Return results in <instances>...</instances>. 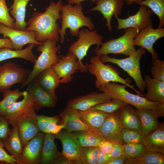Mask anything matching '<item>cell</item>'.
<instances>
[{
	"instance_id": "1",
	"label": "cell",
	"mask_w": 164,
	"mask_h": 164,
	"mask_svg": "<svg viewBox=\"0 0 164 164\" xmlns=\"http://www.w3.org/2000/svg\"><path fill=\"white\" fill-rule=\"evenodd\" d=\"M63 4L61 0L56 2L51 1L44 12H34L27 22L25 30L36 32L38 42H42L48 39L59 42L60 27L57 21L61 20L60 10Z\"/></svg>"
},
{
	"instance_id": "2",
	"label": "cell",
	"mask_w": 164,
	"mask_h": 164,
	"mask_svg": "<svg viewBox=\"0 0 164 164\" xmlns=\"http://www.w3.org/2000/svg\"><path fill=\"white\" fill-rule=\"evenodd\" d=\"M73 5L68 4L61 6L60 12L61 14V27L59 31L60 40L63 44L66 35V30L70 29L72 36H77L80 29L83 26L89 30H93L94 25L90 18L86 16L83 12V7L80 3Z\"/></svg>"
},
{
	"instance_id": "3",
	"label": "cell",
	"mask_w": 164,
	"mask_h": 164,
	"mask_svg": "<svg viewBox=\"0 0 164 164\" xmlns=\"http://www.w3.org/2000/svg\"><path fill=\"white\" fill-rule=\"evenodd\" d=\"M57 42L53 40L48 39L42 42L41 45H38L37 50L41 54L34 62L29 77L22 84L21 88H23L31 82L43 70L58 62L60 56L57 54V53L60 50L61 46L57 44Z\"/></svg>"
},
{
	"instance_id": "4",
	"label": "cell",
	"mask_w": 164,
	"mask_h": 164,
	"mask_svg": "<svg viewBox=\"0 0 164 164\" xmlns=\"http://www.w3.org/2000/svg\"><path fill=\"white\" fill-rule=\"evenodd\" d=\"M146 52V50L140 47L133 54L123 59L111 57L108 55L98 56L103 63L109 62L115 64L126 71L134 80L135 85L141 93H143L146 88L142 78L140 66L141 57Z\"/></svg>"
},
{
	"instance_id": "5",
	"label": "cell",
	"mask_w": 164,
	"mask_h": 164,
	"mask_svg": "<svg viewBox=\"0 0 164 164\" xmlns=\"http://www.w3.org/2000/svg\"><path fill=\"white\" fill-rule=\"evenodd\" d=\"M128 87L125 84L121 85L112 82L105 84L98 89L112 98L120 100L136 108L155 110L161 104L158 102L149 101L144 97L130 93L126 89Z\"/></svg>"
},
{
	"instance_id": "6",
	"label": "cell",
	"mask_w": 164,
	"mask_h": 164,
	"mask_svg": "<svg viewBox=\"0 0 164 164\" xmlns=\"http://www.w3.org/2000/svg\"><path fill=\"white\" fill-rule=\"evenodd\" d=\"M90 62V64L88 65V71L95 77V83L97 88L110 82L119 83L127 85L139 95H142L134 88L133 86L130 84L128 79L122 78L117 69L109 64H104L101 61L98 56H92Z\"/></svg>"
},
{
	"instance_id": "7",
	"label": "cell",
	"mask_w": 164,
	"mask_h": 164,
	"mask_svg": "<svg viewBox=\"0 0 164 164\" xmlns=\"http://www.w3.org/2000/svg\"><path fill=\"white\" fill-rule=\"evenodd\" d=\"M139 32L132 28L125 29V33L121 37L102 43L98 49H94L96 55L120 54L129 56L133 54L136 50L133 40Z\"/></svg>"
},
{
	"instance_id": "8",
	"label": "cell",
	"mask_w": 164,
	"mask_h": 164,
	"mask_svg": "<svg viewBox=\"0 0 164 164\" xmlns=\"http://www.w3.org/2000/svg\"><path fill=\"white\" fill-rule=\"evenodd\" d=\"M31 71L14 62H7L0 66V93L10 90L15 84H23Z\"/></svg>"
},
{
	"instance_id": "9",
	"label": "cell",
	"mask_w": 164,
	"mask_h": 164,
	"mask_svg": "<svg viewBox=\"0 0 164 164\" xmlns=\"http://www.w3.org/2000/svg\"><path fill=\"white\" fill-rule=\"evenodd\" d=\"M60 56L58 62L51 67L60 78V84L71 82L73 77L72 75L77 70L84 73L88 71V64L80 62L73 53L68 52L65 56L60 55Z\"/></svg>"
},
{
	"instance_id": "10",
	"label": "cell",
	"mask_w": 164,
	"mask_h": 164,
	"mask_svg": "<svg viewBox=\"0 0 164 164\" xmlns=\"http://www.w3.org/2000/svg\"><path fill=\"white\" fill-rule=\"evenodd\" d=\"M76 41L69 47L68 52L73 53L78 60L82 63V60L87 54L90 47L96 45L95 49H98L102 43L103 37L97 33V30H91L88 28H82L80 30Z\"/></svg>"
},
{
	"instance_id": "11",
	"label": "cell",
	"mask_w": 164,
	"mask_h": 164,
	"mask_svg": "<svg viewBox=\"0 0 164 164\" xmlns=\"http://www.w3.org/2000/svg\"><path fill=\"white\" fill-rule=\"evenodd\" d=\"M33 106L16 120L17 128L23 146L38 133L40 132L37 121V115Z\"/></svg>"
},
{
	"instance_id": "12",
	"label": "cell",
	"mask_w": 164,
	"mask_h": 164,
	"mask_svg": "<svg viewBox=\"0 0 164 164\" xmlns=\"http://www.w3.org/2000/svg\"><path fill=\"white\" fill-rule=\"evenodd\" d=\"M45 133L40 132L23 146L17 164H38L41 156Z\"/></svg>"
},
{
	"instance_id": "13",
	"label": "cell",
	"mask_w": 164,
	"mask_h": 164,
	"mask_svg": "<svg viewBox=\"0 0 164 164\" xmlns=\"http://www.w3.org/2000/svg\"><path fill=\"white\" fill-rule=\"evenodd\" d=\"M53 135L55 138L60 140L62 145L60 164H82L79 156L81 147L72 139L69 133L62 129Z\"/></svg>"
},
{
	"instance_id": "14",
	"label": "cell",
	"mask_w": 164,
	"mask_h": 164,
	"mask_svg": "<svg viewBox=\"0 0 164 164\" xmlns=\"http://www.w3.org/2000/svg\"><path fill=\"white\" fill-rule=\"evenodd\" d=\"M164 36V28L154 29L150 25L140 31L133 40L134 46L145 49L151 54L152 60L158 58V53L153 48V45L159 39Z\"/></svg>"
},
{
	"instance_id": "15",
	"label": "cell",
	"mask_w": 164,
	"mask_h": 164,
	"mask_svg": "<svg viewBox=\"0 0 164 164\" xmlns=\"http://www.w3.org/2000/svg\"><path fill=\"white\" fill-rule=\"evenodd\" d=\"M153 14L152 10L144 5H140L137 12L135 15H129L125 19H120L116 16L118 23V30L132 28L139 32L148 26L152 25L153 22L151 17Z\"/></svg>"
},
{
	"instance_id": "16",
	"label": "cell",
	"mask_w": 164,
	"mask_h": 164,
	"mask_svg": "<svg viewBox=\"0 0 164 164\" xmlns=\"http://www.w3.org/2000/svg\"><path fill=\"white\" fill-rule=\"evenodd\" d=\"M0 34L3 35V38H8L11 40L15 50H21L27 44L39 45L42 44L36 40L37 33L34 31L17 30L0 23Z\"/></svg>"
},
{
	"instance_id": "17",
	"label": "cell",
	"mask_w": 164,
	"mask_h": 164,
	"mask_svg": "<svg viewBox=\"0 0 164 164\" xmlns=\"http://www.w3.org/2000/svg\"><path fill=\"white\" fill-rule=\"evenodd\" d=\"M123 128L116 112L110 114L101 126L100 134L103 138L123 145L124 144L122 138Z\"/></svg>"
},
{
	"instance_id": "18",
	"label": "cell",
	"mask_w": 164,
	"mask_h": 164,
	"mask_svg": "<svg viewBox=\"0 0 164 164\" xmlns=\"http://www.w3.org/2000/svg\"><path fill=\"white\" fill-rule=\"evenodd\" d=\"M141 125V132L146 136L156 129L159 123L158 118L164 116V103L155 110L136 108Z\"/></svg>"
},
{
	"instance_id": "19",
	"label": "cell",
	"mask_w": 164,
	"mask_h": 164,
	"mask_svg": "<svg viewBox=\"0 0 164 164\" xmlns=\"http://www.w3.org/2000/svg\"><path fill=\"white\" fill-rule=\"evenodd\" d=\"M96 5L88 10L89 11H98L103 15L106 19L105 25L108 31H112L111 21L113 16L115 17L121 13L124 5V0H94Z\"/></svg>"
},
{
	"instance_id": "20",
	"label": "cell",
	"mask_w": 164,
	"mask_h": 164,
	"mask_svg": "<svg viewBox=\"0 0 164 164\" xmlns=\"http://www.w3.org/2000/svg\"><path fill=\"white\" fill-rule=\"evenodd\" d=\"M112 98L104 92H92L69 100L66 107L81 111H86L96 104L108 101Z\"/></svg>"
},
{
	"instance_id": "21",
	"label": "cell",
	"mask_w": 164,
	"mask_h": 164,
	"mask_svg": "<svg viewBox=\"0 0 164 164\" xmlns=\"http://www.w3.org/2000/svg\"><path fill=\"white\" fill-rule=\"evenodd\" d=\"M26 86V91L32 98L33 107L36 111H38L44 107L54 108L55 106L57 100L37 84L32 81Z\"/></svg>"
},
{
	"instance_id": "22",
	"label": "cell",
	"mask_w": 164,
	"mask_h": 164,
	"mask_svg": "<svg viewBox=\"0 0 164 164\" xmlns=\"http://www.w3.org/2000/svg\"><path fill=\"white\" fill-rule=\"evenodd\" d=\"M32 81L57 100L55 91L60 84V78L52 67L40 72Z\"/></svg>"
},
{
	"instance_id": "23",
	"label": "cell",
	"mask_w": 164,
	"mask_h": 164,
	"mask_svg": "<svg viewBox=\"0 0 164 164\" xmlns=\"http://www.w3.org/2000/svg\"><path fill=\"white\" fill-rule=\"evenodd\" d=\"M77 112L80 118L90 131L100 135L101 126L110 114L91 108Z\"/></svg>"
},
{
	"instance_id": "24",
	"label": "cell",
	"mask_w": 164,
	"mask_h": 164,
	"mask_svg": "<svg viewBox=\"0 0 164 164\" xmlns=\"http://www.w3.org/2000/svg\"><path fill=\"white\" fill-rule=\"evenodd\" d=\"M23 97L21 101L15 102L3 116L12 127L15 125L16 120L33 105L32 98L27 91H24Z\"/></svg>"
},
{
	"instance_id": "25",
	"label": "cell",
	"mask_w": 164,
	"mask_h": 164,
	"mask_svg": "<svg viewBox=\"0 0 164 164\" xmlns=\"http://www.w3.org/2000/svg\"><path fill=\"white\" fill-rule=\"evenodd\" d=\"M55 137L51 133H45L41 159L39 164H59L61 153L57 149Z\"/></svg>"
},
{
	"instance_id": "26",
	"label": "cell",
	"mask_w": 164,
	"mask_h": 164,
	"mask_svg": "<svg viewBox=\"0 0 164 164\" xmlns=\"http://www.w3.org/2000/svg\"><path fill=\"white\" fill-rule=\"evenodd\" d=\"M116 113L124 128L141 132V125L139 117L136 110L132 105L126 104Z\"/></svg>"
},
{
	"instance_id": "27",
	"label": "cell",
	"mask_w": 164,
	"mask_h": 164,
	"mask_svg": "<svg viewBox=\"0 0 164 164\" xmlns=\"http://www.w3.org/2000/svg\"><path fill=\"white\" fill-rule=\"evenodd\" d=\"M142 144L148 151L164 154V123H159L158 128L143 139Z\"/></svg>"
},
{
	"instance_id": "28",
	"label": "cell",
	"mask_w": 164,
	"mask_h": 164,
	"mask_svg": "<svg viewBox=\"0 0 164 164\" xmlns=\"http://www.w3.org/2000/svg\"><path fill=\"white\" fill-rule=\"evenodd\" d=\"M144 80L147 89L144 97L148 101L164 103V81L151 78L145 75Z\"/></svg>"
},
{
	"instance_id": "29",
	"label": "cell",
	"mask_w": 164,
	"mask_h": 164,
	"mask_svg": "<svg viewBox=\"0 0 164 164\" xmlns=\"http://www.w3.org/2000/svg\"><path fill=\"white\" fill-rule=\"evenodd\" d=\"M34 0H13L9 12L15 20L14 29L25 30L27 26L25 20L26 5L29 2Z\"/></svg>"
},
{
	"instance_id": "30",
	"label": "cell",
	"mask_w": 164,
	"mask_h": 164,
	"mask_svg": "<svg viewBox=\"0 0 164 164\" xmlns=\"http://www.w3.org/2000/svg\"><path fill=\"white\" fill-rule=\"evenodd\" d=\"M35 45L30 44L25 48L20 50L1 48L0 49V62L10 59L20 58L34 63L37 58L32 52Z\"/></svg>"
},
{
	"instance_id": "31",
	"label": "cell",
	"mask_w": 164,
	"mask_h": 164,
	"mask_svg": "<svg viewBox=\"0 0 164 164\" xmlns=\"http://www.w3.org/2000/svg\"><path fill=\"white\" fill-rule=\"evenodd\" d=\"M77 111V110L66 107L60 113L59 116L64 118L66 121L63 129L68 133L80 130L90 131L80 118Z\"/></svg>"
},
{
	"instance_id": "32",
	"label": "cell",
	"mask_w": 164,
	"mask_h": 164,
	"mask_svg": "<svg viewBox=\"0 0 164 164\" xmlns=\"http://www.w3.org/2000/svg\"><path fill=\"white\" fill-rule=\"evenodd\" d=\"M69 134L72 139L81 147L98 146L103 138L100 134L87 131H75Z\"/></svg>"
},
{
	"instance_id": "33",
	"label": "cell",
	"mask_w": 164,
	"mask_h": 164,
	"mask_svg": "<svg viewBox=\"0 0 164 164\" xmlns=\"http://www.w3.org/2000/svg\"><path fill=\"white\" fill-rule=\"evenodd\" d=\"M2 140L4 147L9 153L17 160L22 152L23 146L15 125L11 129L8 136Z\"/></svg>"
},
{
	"instance_id": "34",
	"label": "cell",
	"mask_w": 164,
	"mask_h": 164,
	"mask_svg": "<svg viewBox=\"0 0 164 164\" xmlns=\"http://www.w3.org/2000/svg\"><path fill=\"white\" fill-rule=\"evenodd\" d=\"M164 154L147 151L142 156L135 159H126L125 164H164Z\"/></svg>"
},
{
	"instance_id": "35",
	"label": "cell",
	"mask_w": 164,
	"mask_h": 164,
	"mask_svg": "<svg viewBox=\"0 0 164 164\" xmlns=\"http://www.w3.org/2000/svg\"><path fill=\"white\" fill-rule=\"evenodd\" d=\"M3 93V99L0 101V115L3 116L7 110L17 102L23 95L24 91H21L18 89H10Z\"/></svg>"
},
{
	"instance_id": "36",
	"label": "cell",
	"mask_w": 164,
	"mask_h": 164,
	"mask_svg": "<svg viewBox=\"0 0 164 164\" xmlns=\"http://www.w3.org/2000/svg\"><path fill=\"white\" fill-rule=\"evenodd\" d=\"M138 4L150 9L159 19L158 28H162L164 26V0H143Z\"/></svg>"
},
{
	"instance_id": "37",
	"label": "cell",
	"mask_w": 164,
	"mask_h": 164,
	"mask_svg": "<svg viewBox=\"0 0 164 164\" xmlns=\"http://www.w3.org/2000/svg\"><path fill=\"white\" fill-rule=\"evenodd\" d=\"M122 147L126 159L138 158L148 151L142 143L124 144Z\"/></svg>"
},
{
	"instance_id": "38",
	"label": "cell",
	"mask_w": 164,
	"mask_h": 164,
	"mask_svg": "<svg viewBox=\"0 0 164 164\" xmlns=\"http://www.w3.org/2000/svg\"><path fill=\"white\" fill-rule=\"evenodd\" d=\"M126 104L120 100L112 98L108 101L96 104L90 108L111 114L116 112Z\"/></svg>"
},
{
	"instance_id": "39",
	"label": "cell",
	"mask_w": 164,
	"mask_h": 164,
	"mask_svg": "<svg viewBox=\"0 0 164 164\" xmlns=\"http://www.w3.org/2000/svg\"><path fill=\"white\" fill-rule=\"evenodd\" d=\"M98 152V146L81 147L80 159L83 164H96Z\"/></svg>"
},
{
	"instance_id": "40",
	"label": "cell",
	"mask_w": 164,
	"mask_h": 164,
	"mask_svg": "<svg viewBox=\"0 0 164 164\" xmlns=\"http://www.w3.org/2000/svg\"><path fill=\"white\" fill-rule=\"evenodd\" d=\"M145 136L141 132L124 128L122 133V138L124 144L142 143Z\"/></svg>"
},
{
	"instance_id": "41",
	"label": "cell",
	"mask_w": 164,
	"mask_h": 164,
	"mask_svg": "<svg viewBox=\"0 0 164 164\" xmlns=\"http://www.w3.org/2000/svg\"><path fill=\"white\" fill-rule=\"evenodd\" d=\"M10 8H8L6 0H0V23L14 29L15 20L11 16Z\"/></svg>"
},
{
	"instance_id": "42",
	"label": "cell",
	"mask_w": 164,
	"mask_h": 164,
	"mask_svg": "<svg viewBox=\"0 0 164 164\" xmlns=\"http://www.w3.org/2000/svg\"><path fill=\"white\" fill-rule=\"evenodd\" d=\"M150 72L153 78L164 81V61L158 58L152 61Z\"/></svg>"
},
{
	"instance_id": "43",
	"label": "cell",
	"mask_w": 164,
	"mask_h": 164,
	"mask_svg": "<svg viewBox=\"0 0 164 164\" xmlns=\"http://www.w3.org/2000/svg\"><path fill=\"white\" fill-rule=\"evenodd\" d=\"M60 119L59 116L50 117L37 115V123L40 132L45 133L47 128L50 123L52 122L57 123Z\"/></svg>"
},
{
	"instance_id": "44",
	"label": "cell",
	"mask_w": 164,
	"mask_h": 164,
	"mask_svg": "<svg viewBox=\"0 0 164 164\" xmlns=\"http://www.w3.org/2000/svg\"><path fill=\"white\" fill-rule=\"evenodd\" d=\"M2 140L0 139V162L5 164H15L17 160L4 149Z\"/></svg>"
},
{
	"instance_id": "45",
	"label": "cell",
	"mask_w": 164,
	"mask_h": 164,
	"mask_svg": "<svg viewBox=\"0 0 164 164\" xmlns=\"http://www.w3.org/2000/svg\"><path fill=\"white\" fill-rule=\"evenodd\" d=\"M9 123L3 116L0 115V139L5 138L9 133L11 129L9 127Z\"/></svg>"
},
{
	"instance_id": "46",
	"label": "cell",
	"mask_w": 164,
	"mask_h": 164,
	"mask_svg": "<svg viewBox=\"0 0 164 164\" xmlns=\"http://www.w3.org/2000/svg\"><path fill=\"white\" fill-rule=\"evenodd\" d=\"M63 121L62 124L58 125L56 123L52 122L50 124L47 128L45 133H51L53 134H56L64 129L66 124L65 119L62 117Z\"/></svg>"
},
{
	"instance_id": "47",
	"label": "cell",
	"mask_w": 164,
	"mask_h": 164,
	"mask_svg": "<svg viewBox=\"0 0 164 164\" xmlns=\"http://www.w3.org/2000/svg\"><path fill=\"white\" fill-rule=\"evenodd\" d=\"M114 143L111 141L103 138L99 143L98 147L105 154L109 155L112 148Z\"/></svg>"
},
{
	"instance_id": "48",
	"label": "cell",
	"mask_w": 164,
	"mask_h": 164,
	"mask_svg": "<svg viewBox=\"0 0 164 164\" xmlns=\"http://www.w3.org/2000/svg\"><path fill=\"white\" fill-rule=\"evenodd\" d=\"M123 154L122 145L114 144L109 155L111 159L118 157Z\"/></svg>"
},
{
	"instance_id": "49",
	"label": "cell",
	"mask_w": 164,
	"mask_h": 164,
	"mask_svg": "<svg viewBox=\"0 0 164 164\" xmlns=\"http://www.w3.org/2000/svg\"><path fill=\"white\" fill-rule=\"evenodd\" d=\"M111 159L109 155L105 154L98 147V152L96 164H105V163Z\"/></svg>"
},
{
	"instance_id": "50",
	"label": "cell",
	"mask_w": 164,
	"mask_h": 164,
	"mask_svg": "<svg viewBox=\"0 0 164 164\" xmlns=\"http://www.w3.org/2000/svg\"><path fill=\"white\" fill-rule=\"evenodd\" d=\"M126 160V159L123 154L118 157L110 159L105 164H124Z\"/></svg>"
},
{
	"instance_id": "51",
	"label": "cell",
	"mask_w": 164,
	"mask_h": 164,
	"mask_svg": "<svg viewBox=\"0 0 164 164\" xmlns=\"http://www.w3.org/2000/svg\"><path fill=\"white\" fill-rule=\"evenodd\" d=\"M4 48L14 49L13 43L8 38L0 39V49Z\"/></svg>"
},
{
	"instance_id": "52",
	"label": "cell",
	"mask_w": 164,
	"mask_h": 164,
	"mask_svg": "<svg viewBox=\"0 0 164 164\" xmlns=\"http://www.w3.org/2000/svg\"><path fill=\"white\" fill-rule=\"evenodd\" d=\"M88 0H67L68 3L72 5L80 3L82 2ZM93 2H94V0H91Z\"/></svg>"
},
{
	"instance_id": "53",
	"label": "cell",
	"mask_w": 164,
	"mask_h": 164,
	"mask_svg": "<svg viewBox=\"0 0 164 164\" xmlns=\"http://www.w3.org/2000/svg\"><path fill=\"white\" fill-rule=\"evenodd\" d=\"M143 0H125V2L128 5H131L134 3L138 4Z\"/></svg>"
}]
</instances>
